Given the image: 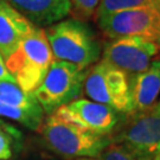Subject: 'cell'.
Here are the masks:
<instances>
[{
  "mask_svg": "<svg viewBox=\"0 0 160 160\" xmlns=\"http://www.w3.org/2000/svg\"><path fill=\"white\" fill-rule=\"evenodd\" d=\"M155 1H157V2H158V5L160 6V0H155Z\"/></svg>",
  "mask_w": 160,
  "mask_h": 160,
  "instance_id": "obj_22",
  "label": "cell"
},
{
  "mask_svg": "<svg viewBox=\"0 0 160 160\" xmlns=\"http://www.w3.org/2000/svg\"><path fill=\"white\" fill-rule=\"evenodd\" d=\"M53 58L88 69L101 55V44L92 29L78 19H63L45 30Z\"/></svg>",
  "mask_w": 160,
  "mask_h": 160,
  "instance_id": "obj_1",
  "label": "cell"
},
{
  "mask_svg": "<svg viewBox=\"0 0 160 160\" xmlns=\"http://www.w3.org/2000/svg\"><path fill=\"white\" fill-rule=\"evenodd\" d=\"M33 26L6 0H0V53L4 59L17 50Z\"/></svg>",
  "mask_w": 160,
  "mask_h": 160,
  "instance_id": "obj_12",
  "label": "cell"
},
{
  "mask_svg": "<svg viewBox=\"0 0 160 160\" xmlns=\"http://www.w3.org/2000/svg\"><path fill=\"white\" fill-rule=\"evenodd\" d=\"M98 28L109 39L143 37L158 42L160 37V7L145 6L113 12L96 18Z\"/></svg>",
  "mask_w": 160,
  "mask_h": 160,
  "instance_id": "obj_7",
  "label": "cell"
},
{
  "mask_svg": "<svg viewBox=\"0 0 160 160\" xmlns=\"http://www.w3.org/2000/svg\"><path fill=\"white\" fill-rule=\"evenodd\" d=\"M39 132L49 148L67 158L95 159L112 142L109 135L96 134L53 113L44 119Z\"/></svg>",
  "mask_w": 160,
  "mask_h": 160,
  "instance_id": "obj_2",
  "label": "cell"
},
{
  "mask_svg": "<svg viewBox=\"0 0 160 160\" xmlns=\"http://www.w3.org/2000/svg\"><path fill=\"white\" fill-rule=\"evenodd\" d=\"M81 160H95V159H87V158H84V159H81Z\"/></svg>",
  "mask_w": 160,
  "mask_h": 160,
  "instance_id": "obj_23",
  "label": "cell"
},
{
  "mask_svg": "<svg viewBox=\"0 0 160 160\" xmlns=\"http://www.w3.org/2000/svg\"><path fill=\"white\" fill-rule=\"evenodd\" d=\"M145 6H159L155 0H101L97 6L95 16L102 17L113 12L121 10L135 8V7H145ZM160 7V6H159Z\"/></svg>",
  "mask_w": 160,
  "mask_h": 160,
  "instance_id": "obj_16",
  "label": "cell"
},
{
  "mask_svg": "<svg viewBox=\"0 0 160 160\" xmlns=\"http://www.w3.org/2000/svg\"><path fill=\"white\" fill-rule=\"evenodd\" d=\"M53 62L45 30L34 25L20 45L5 59L6 68L16 83L26 92H33Z\"/></svg>",
  "mask_w": 160,
  "mask_h": 160,
  "instance_id": "obj_3",
  "label": "cell"
},
{
  "mask_svg": "<svg viewBox=\"0 0 160 160\" xmlns=\"http://www.w3.org/2000/svg\"><path fill=\"white\" fill-rule=\"evenodd\" d=\"M0 81H8V82L16 83V80L13 78V76L10 74V71L6 68L5 59L1 56V53H0Z\"/></svg>",
  "mask_w": 160,
  "mask_h": 160,
  "instance_id": "obj_18",
  "label": "cell"
},
{
  "mask_svg": "<svg viewBox=\"0 0 160 160\" xmlns=\"http://www.w3.org/2000/svg\"><path fill=\"white\" fill-rule=\"evenodd\" d=\"M159 55L157 42L143 37H121L107 42L102 59L133 75L146 70Z\"/></svg>",
  "mask_w": 160,
  "mask_h": 160,
  "instance_id": "obj_8",
  "label": "cell"
},
{
  "mask_svg": "<svg viewBox=\"0 0 160 160\" xmlns=\"http://www.w3.org/2000/svg\"><path fill=\"white\" fill-rule=\"evenodd\" d=\"M87 71L88 69H82L69 62H52L44 80L33 92V96L45 114L55 113L59 107L82 95Z\"/></svg>",
  "mask_w": 160,
  "mask_h": 160,
  "instance_id": "obj_5",
  "label": "cell"
},
{
  "mask_svg": "<svg viewBox=\"0 0 160 160\" xmlns=\"http://www.w3.org/2000/svg\"><path fill=\"white\" fill-rule=\"evenodd\" d=\"M44 110L33 96L14 82L0 81V116L18 122L31 131H39Z\"/></svg>",
  "mask_w": 160,
  "mask_h": 160,
  "instance_id": "obj_9",
  "label": "cell"
},
{
  "mask_svg": "<svg viewBox=\"0 0 160 160\" xmlns=\"http://www.w3.org/2000/svg\"><path fill=\"white\" fill-rule=\"evenodd\" d=\"M76 12L83 18H90L95 14L101 0H70Z\"/></svg>",
  "mask_w": 160,
  "mask_h": 160,
  "instance_id": "obj_17",
  "label": "cell"
},
{
  "mask_svg": "<svg viewBox=\"0 0 160 160\" xmlns=\"http://www.w3.org/2000/svg\"><path fill=\"white\" fill-rule=\"evenodd\" d=\"M98 160H152V157L140 153L123 143L110 142L100 154Z\"/></svg>",
  "mask_w": 160,
  "mask_h": 160,
  "instance_id": "obj_15",
  "label": "cell"
},
{
  "mask_svg": "<svg viewBox=\"0 0 160 160\" xmlns=\"http://www.w3.org/2000/svg\"><path fill=\"white\" fill-rule=\"evenodd\" d=\"M157 106H158V107H160V100L158 101V102H157Z\"/></svg>",
  "mask_w": 160,
  "mask_h": 160,
  "instance_id": "obj_21",
  "label": "cell"
},
{
  "mask_svg": "<svg viewBox=\"0 0 160 160\" xmlns=\"http://www.w3.org/2000/svg\"><path fill=\"white\" fill-rule=\"evenodd\" d=\"M109 137L112 142L123 143L153 157L160 145V107L155 103L143 112H132L120 116L119 123Z\"/></svg>",
  "mask_w": 160,
  "mask_h": 160,
  "instance_id": "obj_6",
  "label": "cell"
},
{
  "mask_svg": "<svg viewBox=\"0 0 160 160\" xmlns=\"http://www.w3.org/2000/svg\"><path fill=\"white\" fill-rule=\"evenodd\" d=\"M83 92L92 101L107 106L118 114L133 112L129 75L104 59L88 69Z\"/></svg>",
  "mask_w": 160,
  "mask_h": 160,
  "instance_id": "obj_4",
  "label": "cell"
},
{
  "mask_svg": "<svg viewBox=\"0 0 160 160\" xmlns=\"http://www.w3.org/2000/svg\"><path fill=\"white\" fill-rule=\"evenodd\" d=\"M30 23L38 28H48L61 22L71 11L70 0H6Z\"/></svg>",
  "mask_w": 160,
  "mask_h": 160,
  "instance_id": "obj_11",
  "label": "cell"
},
{
  "mask_svg": "<svg viewBox=\"0 0 160 160\" xmlns=\"http://www.w3.org/2000/svg\"><path fill=\"white\" fill-rule=\"evenodd\" d=\"M23 133L0 119V160H11L23 147Z\"/></svg>",
  "mask_w": 160,
  "mask_h": 160,
  "instance_id": "obj_14",
  "label": "cell"
},
{
  "mask_svg": "<svg viewBox=\"0 0 160 160\" xmlns=\"http://www.w3.org/2000/svg\"><path fill=\"white\" fill-rule=\"evenodd\" d=\"M133 112L152 108L160 96V61L155 59L146 70L129 75Z\"/></svg>",
  "mask_w": 160,
  "mask_h": 160,
  "instance_id": "obj_13",
  "label": "cell"
},
{
  "mask_svg": "<svg viewBox=\"0 0 160 160\" xmlns=\"http://www.w3.org/2000/svg\"><path fill=\"white\" fill-rule=\"evenodd\" d=\"M157 43H158V45H159V48H160V37H159V39H158V42H157Z\"/></svg>",
  "mask_w": 160,
  "mask_h": 160,
  "instance_id": "obj_20",
  "label": "cell"
},
{
  "mask_svg": "<svg viewBox=\"0 0 160 160\" xmlns=\"http://www.w3.org/2000/svg\"><path fill=\"white\" fill-rule=\"evenodd\" d=\"M152 160H160V145H159V147L157 148V151L154 152L153 157H152Z\"/></svg>",
  "mask_w": 160,
  "mask_h": 160,
  "instance_id": "obj_19",
  "label": "cell"
},
{
  "mask_svg": "<svg viewBox=\"0 0 160 160\" xmlns=\"http://www.w3.org/2000/svg\"><path fill=\"white\" fill-rule=\"evenodd\" d=\"M64 120L100 135H110L120 120V114L104 104L77 98L53 113Z\"/></svg>",
  "mask_w": 160,
  "mask_h": 160,
  "instance_id": "obj_10",
  "label": "cell"
}]
</instances>
